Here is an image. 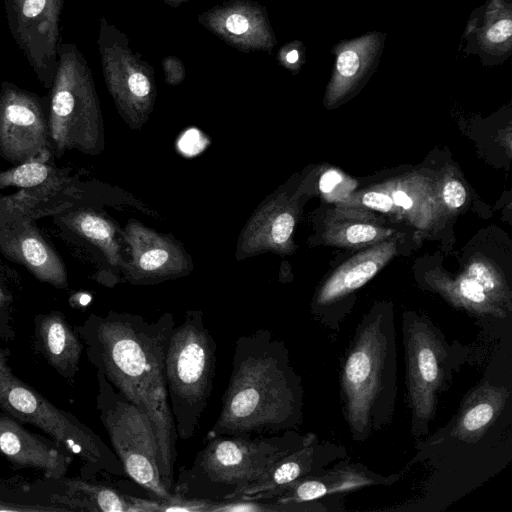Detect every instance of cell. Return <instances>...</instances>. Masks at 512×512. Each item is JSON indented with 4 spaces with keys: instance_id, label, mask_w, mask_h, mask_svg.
Here are the masks:
<instances>
[{
    "instance_id": "cell-1",
    "label": "cell",
    "mask_w": 512,
    "mask_h": 512,
    "mask_svg": "<svg viewBox=\"0 0 512 512\" xmlns=\"http://www.w3.org/2000/svg\"><path fill=\"white\" fill-rule=\"evenodd\" d=\"M175 320L165 313L155 321L110 311L91 314L75 327L89 362L129 402L150 418L166 489L173 494L177 433L170 410L165 356Z\"/></svg>"
},
{
    "instance_id": "cell-2",
    "label": "cell",
    "mask_w": 512,
    "mask_h": 512,
    "mask_svg": "<svg viewBox=\"0 0 512 512\" xmlns=\"http://www.w3.org/2000/svg\"><path fill=\"white\" fill-rule=\"evenodd\" d=\"M281 343L266 329L240 336L221 410L207 439L272 434L289 425L293 385Z\"/></svg>"
},
{
    "instance_id": "cell-3",
    "label": "cell",
    "mask_w": 512,
    "mask_h": 512,
    "mask_svg": "<svg viewBox=\"0 0 512 512\" xmlns=\"http://www.w3.org/2000/svg\"><path fill=\"white\" fill-rule=\"evenodd\" d=\"M190 467H181L173 495L188 500L234 499L288 452L286 437L220 435L207 439Z\"/></svg>"
},
{
    "instance_id": "cell-4",
    "label": "cell",
    "mask_w": 512,
    "mask_h": 512,
    "mask_svg": "<svg viewBox=\"0 0 512 512\" xmlns=\"http://www.w3.org/2000/svg\"><path fill=\"white\" fill-rule=\"evenodd\" d=\"M216 342L201 311L189 310L171 333L165 356V380L177 437L196 433L213 389Z\"/></svg>"
},
{
    "instance_id": "cell-5",
    "label": "cell",
    "mask_w": 512,
    "mask_h": 512,
    "mask_svg": "<svg viewBox=\"0 0 512 512\" xmlns=\"http://www.w3.org/2000/svg\"><path fill=\"white\" fill-rule=\"evenodd\" d=\"M9 350L0 346V408L14 419L31 424L81 459L88 471L125 476L120 460L108 445L73 414L53 405L19 379L8 363Z\"/></svg>"
},
{
    "instance_id": "cell-6",
    "label": "cell",
    "mask_w": 512,
    "mask_h": 512,
    "mask_svg": "<svg viewBox=\"0 0 512 512\" xmlns=\"http://www.w3.org/2000/svg\"><path fill=\"white\" fill-rule=\"evenodd\" d=\"M59 64L50 89L48 128L59 152H98L102 115L92 71L74 43L61 42Z\"/></svg>"
},
{
    "instance_id": "cell-7",
    "label": "cell",
    "mask_w": 512,
    "mask_h": 512,
    "mask_svg": "<svg viewBox=\"0 0 512 512\" xmlns=\"http://www.w3.org/2000/svg\"><path fill=\"white\" fill-rule=\"evenodd\" d=\"M96 408L126 475L154 498L173 500L160 471L159 447L149 416L97 372Z\"/></svg>"
},
{
    "instance_id": "cell-8",
    "label": "cell",
    "mask_w": 512,
    "mask_h": 512,
    "mask_svg": "<svg viewBox=\"0 0 512 512\" xmlns=\"http://www.w3.org/2000/svg\"><path fill=\"white\" fill-rule=\"evenodd\" d=\"M97 46L104 80L119 114L130 127H142L157 97L154 68L104 16L99 20Z\"/></svg>"
},
{
    "instance_id": "cell-9",
    "label": "cell",
    "mask_w": 512,
    "mask_h": 512,
    "mask_svg": "<svg viewBox=\"0 0 512 512\" xmlns=\"http://www.w3.org/2000/svg\"><path fill=\"white\" fill-rule=\"evenodd\" d=\"M64 0H4L10 33L41 84L51 89L59 64Z\"/></svg>"
},
{
    "instance_id": "cell-10",
    "label": "cell",
    "mask_w": 512,
    "mask_h": 512,
    "mask_svg": "<svg viewBox=\"0 0 512 512\" xmlns=\"http://www.w3.org/2000/svg\"><path fill=\"white\" fill-rule=\"evenodd\" d=\"M50 135L41 99L15 84L0 83V154L21 164L29 160L48 162Z\"/></svg>"
},
{
    "instance_id": "cell-11",
    "label": "cell",
    "mask_w": 512,
    "mask_h": 512,
    "mask_svg": "<svg viewBox=\"0 0 512 512\" xmlns=\"http://www.w3.org/2000/svg\"><path fill=\"white\" fill-rule=\"evenodd\" d=\"M124 239L130 259L123 264L126 280L133 284H155L186 275L191 261L182 246L136 220H130Z\"/></svg>"
},
{
    "instance_id": "cell-12",
    "label": "cell",
    "mask_w": 512,
    "mask_h": 512,
    "mask_svg": "<svg viewBox=\"0 0 512 512\" xmlns=\"http://www.w3.org/2000/svg\"><path fill=\"white\" fill-rule=\"evenodd\" d=\"M229 46L243 52H271L275 37L263 5L255 0H226L197 17Z\"/></svg>"
},
{
    "instance_id": "cell-13",
    "label": "cell",
    "mask_w": 512,
    "mask_h": 512,
    "mask_svg": "<svg viewBox=\"0 0 512 512\" xmlns=\"http://www.w3.org/2000/svg\"><path fill=\"white\" fill-rule=\"evenodd\" d=\"M0 249L20 262L40 281L56 288L67 287V273L57 253L45 242L30 219L0 208Z\"/></svg>"
},
{
    "instance_id": "cell-14",
    "label": "cell",
    "mask_w": 512,
    "mask_h": 512,
    "mask_svg": "<svg viewBox=\"0 0 512 512\" xmlns=\"http://www.w3.org/2000/svg\"><path fill=\"white\" fill-rule=\"evenodd\" d=\"M0 455L16 468H35L45 478L65 477L73 456L59 443L24 428L20 421L0 414Z\"/></svg>"
},
{
    "instance_id": "cell-15",
    "label": "cell",
    "mask_w": 512,
    "mask_h": 512,
    "mask_svg": "<svg viewBox=\"0 0 512 512\" xmlns=\"http://www.w3.org/2000/svg\"><path fill=\"white\" fill-rule=\"evenodd\" d=\"M62 494H52L50 502L66 511L161 512V500L140 498L115 488L79 478H61Z\"/></svg>"
},
{
    "instance_id": "cell-16",
    "label": "cell",
    "mask_w": 512,
    "mask_h": 512,
    "mask_svg": "<svg viewBox=\"0 0 512 512\" xmlns=\"http://www.w3.org/2000/svg\"><path fill=\"white\" fill-rule=\"evenodd\" d=\"M295 227V216L289 203L272 197L255 211L240 235L237 259L265 251H288Z\"/></svg>"
},
{
    "instance_id": "cell-17",
    "label": "cell",
    "mask_w": 512,
    "mask_h": 512,
    "mask_svg": "<svg viewBox=\"0 0 512 512\" xmlns=\"http://www.w3.org/2000/svg\"><path fill=\"white\" fill-rule=\"evenodd\" d=\"M34 346L48 364L69 383L79 370L84 345L63 313L52 311L34 319Z\"/></svg>"
},
{
    "instance_id": "cell-18",
    "label": "cell",
    "mask_w": 512,
    "mask_h": 512,
    "mask_svg": "<svg viewBox=\"0 0 512 512\" xmlns=\"http://www.w3.org/2000/svg\"><path fill=\"white\" fill-rule=\"evenodd\" d=\"M76 195V187L65 174L55 180L19 189L15 194L1 198L0 208L35 220L68 209Z\"/></svg>"
},
{
    "instance_id": "cell-19",
    "label": "cell",
    "mask_w": 512,
    "mask_h": 512,
    "mask_svg": "<svg viewBox=\"0 0 512 512\" xmlns=\"http://www.w3.org/2000/svg\"><path fill=\"white\" fill-rule=\"evenodd\" d=\"M390 255L391 245L358 255L331 277L322 289L320 300H330L361 287L377 273Z\"/></svg>"
},
{
    "instance_id": "cell-20",
    "label": "cell",
    "mask_w": 512,
    "mask_h": 512,
    "mask_svg": "<svg viewBox=\"0 0 512 512\" xmlns=\"http://www.w3.org/2000/svg\"><path fill=\"white\" fill-rule=\"evenodd\" d=\"M71 229L96 246L113 267H122L123 260L116 228L107 218L91 210H78L66 218Z\"/></svg>"
},
{
    "instance_id": "cell-21",
    "label": "cell",
    "mask_w": 512,
    "mask_h": 512,
    "mask_svg": "<svg viewBox=\"0 0 512 512\" xmlns=\"http://www.w3.org/2000/svg\"><path fill=\"white\" fill-rule=\"evenodd\" d=\"M65 174L67 173L54 168L48 162L29 160L0 172V188H31L55 180Z\"/></svg>"
},
{
    "instance_id": "cell-22",
    "label": "cell",
    "mask_w": 512,
    "mask_h": 512,
    "mask_svg": "<svg viewBox=\"0 0 512 512\" xmlns=\"http://www.w3.org/2000/svg\"><path fill=\"white\" fill-rule=\"evenodd\" d=\"M369 373V356L362 351L352 354L346 365L347 379L354 384H358L365 381Z\"/></svg>"
},
{
    "instance_id": "cell-23",
    "label": "cell",
    "mask_w": 512,
    "mask_h": 512,
    "mask_svg": "<svg viewBox=\"0 0 512 512\" xmlns=\"http://www.w3.org/2000/svg\"><path fill=\"white\" fill-rule=\"evenodd\" d=\"M326 493V487L319 481H304L293 488V494L287 496L277 503H285L288 500L310 501L322 497Z\"/></svg>"
},
{
    "instance_id": "cell-24",
    "label": "cell",
    "mask_w": 512,
    "mask_h": 512,
    "mask_svg": "<svg viewBox=\"0 0 512 512\" xmlns=\"http://www.w3.org/2000/svg\"><path fill=\"white\" fill-rule=\"evenodd\" d=\"M12 297L0 285V339L12 340L15 330L11 317Z\"/></svg>"
},
{
    "instance_id": "cell-25",
    "label": "cell",
    "mask_w": 512,
    "mask_h": 512,
    "mask_svg": "<svg viewBox=\"0 0 512 512\" xmlns=\"http://www.w3.org/2000/svg\"><path fill=\"white\" fill-rule=\"evenodd\" d=\"M379 234V229L373 225L354 224L348 226L343 235L347 243L361 244L376 239Z\"/></svg>"
},
{
    "instance_id": "cell-26",
    "label": "cell",
    "mask_w": 512,
    "mask_h": 512,
    "mask_svg": "<svg viewBox=\"0 0 512 512\" xmlns=\"http://www.w3.org/2000/svg\"><path fill=\"white\" fill-rule=\"evenodd\" d=\"M493 416V408L487 404H479L464 417L463 426L468 431H475L487 424Z\"/></svg>"
},
{
    "instance_id": "cell-27",
    "label": "cell",
    "mask_w": 512,
    "mask_h": 512,
    "mask_svg": "<svg viewBox=\"0 0 512 512\" xmlns=\"http://www.w3.org/2000/svg\"><path fill=\"white\" fill-rule=\"evenodd\" d=\"M162 68L165 75V82L171 86L179 85L186 76L182 60L176 56L169 55L163 58Z\"/></svg>"
},
{
    "instance_id": "cell-28",
    "label": "cell",
    "mask_w": 512,
    "mask_h": 512,
    "mask_svg": "<svg viewBox=\"0 0 512 512\" xmlns=\"http://www.w3.org/2000/svg\"><path fill=\"white\" fill-rule=\"evenodd\" d=\"M442 196L448 207L456 209L465 203L466 190L461 182L451 179L444 184Z\"/></svg>"
},
{
    "instance_id": "cell-29",
    "label": "cell",
    "mask_w": 512,
    "mask_h": 512,
    "mask_svg": "<svg viewBox=\"0 0 512 512\" xmlns=\"http://www.w3.org/2000/svg\"><path fill=\"white\" fill-rule=\"evenodd\" d=\"M418 366L420 374L426 382H432L437 377L438 367L433 352L428 349H422L418 354Z\"/></svg>"
},
{
    "instance_id": "cell-30",
    "label": "cell",
    "mask_w": 512,
    "mask_h": 512,
    "mask_svg": "<svg viewBox=\"0 0 512 512\" xmlns=\"http://www.w3.org/2000/svg\"><path fill=\"white\" fill-rule=\"evenodd\" d=\"M363 205L381 212H388L392 209L394 202L392 198L382 192L370 191L362 196Z\"/></svg>"
},
{
    "instance_id": "cell-31",
    "label": "cell",
    "mask_w": 512,
    "mask_h": 512,
    "mask_svg": "<svg viewBox=\"0 0 512 512\" xmlns=\"http://www.w3.org/2000/svg\"><path fill=\"white\" fill-rule=\"evenodd\" d=\"M461 294L469 301L481 303L486 299L484 288L473 278H464L459 283Z\"/></svg>"
},
{
    "instance_id": "cell-32",
    "label": "cell",
    "mask_w": 512,
    "mask_h": 512,
    "mask_svg": "<svg viewBox=\"0 0 512 512\" xmlns=\"http://www.w3.org/2000/svg\"><path fill=\"white\" fill-rule=\"evenodd\" d=\"M360 66L358 55L351 50L344 51L337 60V70L344 77L353 76Z\"/></svg>"
},
{
    "instance_id": "cell-33",
    "label": "cell",
    "mask_w": 512,
    "mask_h": 512,
    "mask_svg": "<svg viewBox=\"0 0 512 512\" xmlns=\"http://www.w3.org/2000/svg\"><path fill=\"white\" fill-rule=\"evenodd\" d=\"M512 34L511 20L504 19L495 23L487 32L490 42L499 43L507 40Z\"/></svg>"
},
{
    "instance_id": "cell-34",
    "label": "cell",
    "mask_w": 512,
    "mask_h": 512,
    "mask_svg": "<svg viewBox=\"0 0 512 512\" xmlns=\"http://www.w3.org/2000/svg\"><path fill=\"white\" fill-rule=\"evenodd\" d=\"M0 511H66L65 509L58 506H39V505H28V504H15L5 503L0 501Z\"/></svg>"
},
{
    "instance_id": "cell-35",
    "label": "cell",
    "mask_w": 512,
    "mask_h": 512,
    "mask_svg": "<svg viewBox=\"0 0 512 512\" xmlns=\"http://www.w3.org/2000/svg\"><path fill=\"white\" fill-rule=\"evenodd\" d=\"M342 180V176L337 171H327L320 179L319 187L323 193L332 191Z\"/></svg>"
},
{
    "instance_id": "cell-36",
    "label": "cell",
    "mask_w": 512,
    "mask_h": 512,
    "mask_svg": "<svg viewBox=\"0 0 512 512\" xmlns=\"http://www.w3.org/2000/svg\"><path fill=\"white\" fill-rule=\"evenodd\" d=\"M470 273L473 274L471 278L475 279L478 283L482 285V287H492V279L490 277L489 272L482 264H474L470 268Z\"/></svg>"
},
{
    "instance_id": "cell-37",
    "label": "cell",
    "mask_w": 512,
    "mask_h": 512,
    "mask_svg": "<svg viewBox=\"0 0 512 512\" xmlns=\"http://www.w3.org/2000/svg\"><path fill=\"white\" fill-rule=\"evenodd\" d=\"M392 200L395 205L402 207L403 209H410L412 207L411 198L402 190H395L392 192Z\"/></svg>"
},
{
    "instance_id": "cell-38",
    "label": "cell",
    "mask_w": 512,
    "mask_h": 512,
    "mask_svg": "<svg viewBox=\"0 0 512 512\" xmlns=\"http://www.w3.org/2000/svg\"><path fill=\"white\" fill-rule=\"evenodd\" d=\"M279 58H281L286 65H293L299 60V52L296 48H291L285 53L280 54Z\"/></svg>"
},
{
    "instance_id": "cell-39",
    "label": "cell",
    "mask_w": 512,
    "mask_h": 512,
    "mask_svg": "<svg viewBox=\"0 0 512 512\" xmlns=\"http://www.w3.org/2000/svg\"><path fill=\"white\" fill-rule=\"evenodd\" d=\"M187 1H189V0H163V2L165 4H167L168 6H170L172 8H177Z\"/></svg>"
}]
</instances>
